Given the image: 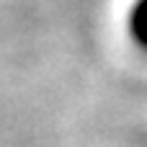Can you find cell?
<instances>
[{
  "label": "cell",
  "instance_id": "obj_1",
  "mask_svg": "<svg viewBox=\"0 0 147 147\" xmlns=\"http://www.w3.org/2000/svg\"><path fill=\"white\" fill-rule=\"evenodd\" d=\"M124 28L134 49L147 54V0H132L124 16Z\"/></svg>",
  "mask_w": 147,
  "mask_h": 147
}]
</instances>
